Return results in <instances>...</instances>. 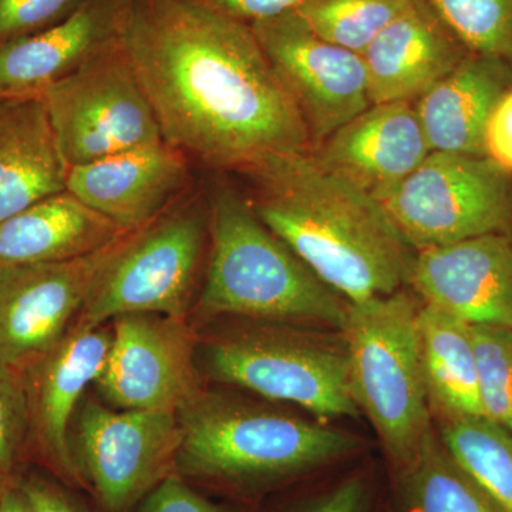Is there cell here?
Here are the masks:
<instances>
[{
	"mask_svg": "<svg viewBox=\"0 0 512 512\" xmlns=\"http://www.w3.org/2000/svg\"><path fill=\"white\" fill-rule=\"evenodd\" d=\"M126 235L67 261L0 266L2 362L30 366L66 335Z\"/></svg>",
	"mask_w": 512,
	"mask_h": 512,
	"instance_id": "4fadbf2b",
	"label": "cell"
},
{
	"mask_svg": "<svg viewBox=\"0 0 512 512\" xmlns=\"http://www.w3.org/2000/svg\"><path fill=\"white\" fill-rule=\"evenodd\" d=\"M0 512H33L25 494L20 491L18 484H16L15 478H13V483L9 485L8 490L5 491L2 500H0Z\"/></svg>",
	"mask_w": 512,
	"mask_h": 512,
	"instance_id": "d590c367",
	"label": "cell"
},
{
	"mask_svg": "<svg viewBox=\"0 0 512 512\" xmlns=\"http://www.w3.org/2000/svg\"><path fill=\"white\" fill-rule=\"evenodd\" d=\"M419 336L431 416L439 423L484 417L470 323L423 302L419 309Z\"/></svg>",
	"mask_w": 512,
	"mask_h": 512,
	"instance_id": "603a6c76",
	"label": "cell"
},
{
	"mask_svg": "<svg viewBox=\"0 0 512 512\" xmlns=\"http://www.w3.org/2000/svg\"><path fill=\"white\" fill-rule=\"evenodd\" d=\"M29 429L26 380L18 367L0 360V473L13 476Z\"/></svg>",
	"mask_w": 512,
	"mask_h": 512,
	"instance_id": "f1b7e54d",
	"label": "cell"
},
{
	"mask_svg": "<svg viewBox=\"0 0 512 512\" xmlns=\"http://www.w3.org/2000/svg\"><path fill=\"white\" fill-rule=\"evenodd\" d=\"M370 483L365 474H353L320 494L303 498L276 512H367Z\"/></svg>",
	"mask_w": 512,
	"mask_h": 512,
	"instance_id": "1f68e13d",
	"label": "cell"
},
{
	"mask_svg": "<svg viewBox=\"0 0 512 512\" xmlns=\"http://www.w3.org/2000/svg\"><path fill=\"white\" fill-rule=\"evenodd\" d=\"M394 474L406 512H500L437 433Z\"/></svg>",
	"mask_w": 512,
	"mask_h": 512,
	"instance_id": "cb8c5ba5",
	"label": "cell"
},
{
	"mask_svg": "<svg viewBox=\"0 0 512 512\" xmlns=\"http://www.w3.org/2000/svg\"><path fill=\"white\" fill-rule=\"evenodd\" d=\"M121 40L165 143L212 171L311 153L305 124L248 23L204 0H133Z\"/></svg>",
	"mask_w": 512,
	"mask_h": 512,
	"instance_id": "6da1fadb",
	"label": "cell"
},
{
	"mask_svg": "<svg viewBox=\"0 0 512 512\" xmlns=\"http://www.w3.org/2000/svg\"><path fill=\"white\" fill-rule=\"evenodd\" d=\"M111 330L72 326L49 352L29 366L30 430L52 476L74 490H86L74 456L70 423L87 387L103 372Z\"/></svg>",
	"mask_w": 512,
	"mask_h": 512,
	"instance_id": "5bb4252c",
	"label": "cell"
},
{
	"mask_svg": "<svg viewBox=\"0 0 512 512\" xmlns=\"http://www.w3.org/2000/svg\"><path fill=\"white\" fill-rule=\"evenodd\" d=\"M409 286L470 325L512 329V234L417 252Z\"/></svg>",
	"mask_w": 512,
	"mask_h": 512,
	"instance_id": "e0dca14e",
	"label": "cell"
},
{
	"mask_svg": "<svg viewBox=\"0 0 512 512\" xmlns=\"http://www.w3.org/2000/svg\"><path fill=\"white\" fill-rule=\"evenodd\" d=\"M468 55L436 10L413 0L362 55L372 103L416 101Z\"/></svg>",
	"mask_w": 512,
	"mask_h": 512,
	"instance_id": "d6986e66",
	"label": "cell"
},
{
	"mask_svg": "<svg viewBox=\"0 0 512 512\" xmlns=\"http://www.w3.org/2000/svg\"><path fill=\"white\" fill-rule=\"evenodd\" d=\"M485 157L512 174V87L501 97L488 120Z\"/></svg>",
	"mask_w": 512,
	"mask_h": 512,
	"instance_id": "836d02e7",
	"label": "cell"
},
{
	"mask_svg": "<svg viewBox=\"0 0 512 512\" xmlns=\"http://www.w3.org/2000/svg\"><path fill=\"white\" fill-rule=\"evenodd\" d=\"M419 309L404 289L349 303L342 330L353 399L379 434L394 473L436 433L421 366Z\"/></svg>",
	"mask_w": 512,
	"mask_h": 512,
	"instance_id": "5b68a950",
	"label": "cell"
},
{
	"mask_svg": "<svg viewBox=\"0 0 512 512\" xmlns=\"http://www.w3.org/2000/svg\"><path fill=\"white\" fill-rule=\"evenodd\" d=\"M308 131L312 150L372 106L363 56L330 43L295 12L251 25Z\"/></svg>",
	"mask_w": 512,
	"mask_h": 512,
	"instance_id": "8fae6325",
	"label": "cell"
},
{
	"mask_svg": "<svg viewBox=\"0 0 512 512\" xmlns=\"http://www.w3.org/2000/svg\"><path fill=\"white\" fill-rule=\"evenodd\" d=\"M42 96L67 167L164 141L121 35Z\"/></svg>",
	"mask_w": 512,
	"mask_h": 512,
	"instance_id": "ba28073f",
	"label": "cell"
},
{
	"mask_svg": "<svg viewBox=\"0 0 512 512\" xmlns=\"http://www.w3.org/2000/svg\"><path fill=\"white\" fill-rule=\"evenodd\" d=\"M177 416L183 441L175 473L238 500L274 493L363 447L348 431L238 394L204 389Z\"/></svg>",
	"mask_w": 512,
	"mask_h": 512,
	"instance_id": "3957f363",
	"label": "cell"
},
{
	"mask_svg": "<svg viewBox=\"0 0 512 512\" xmlns=\"http://www.w3.org/2000/svg\"><path fill=\"white\" fill-rule=\"evenodd\" d=\"M212 8L225 15L252 25L261 20L278 18L285 13L295 12L308 0H204Z\"/></svg>",
	"mask_w": 512,
	"mask_h": 512,
	"instance_id": "e575fe53",
	"label": "cell"
},
{
	"mask_svg": "<svg viewBox=\"0 0 512 512\" xmlns=\"http://www.w3.org/2000/svg\"><path fill=\"white\" fill-rule=\"evenodd\" d=\"M413 0H308L295 13L320 37L363 55Z\"/></svg>",
	"mask_w": 512,
	"mask_h": 512,
	"instance_id": "484cf974",
	"label": "cell"
},
{
	"mask_svg": "<svg viewBox=\"0 0 512 512\" xmlns=\"http://www.w3.org/2000/svg\"><path fill=\"white\" fill-rule=\"evenodd\" d=\"M512 87V66L470 53L414 101L431 151L485 156L488 120Z\"/></svg>",
	"mask_w": 512,
	"mask_h": 512,
	"instance_id": "44dd1931",
	"label": "cell"
},
{
	"mask_svg": "<svg viewBox=\"0 0 512 512\" xmlns=\"http://www.w3.org/2000/svg\"><path fill=\"white\" fill-rule=\"evenodd\" d=\"M133 0H83L35 35L0 45V96L42 94L123 32Z\"/></svg>",
	"mask_w": 512,
	"mask_h": 512,
	"instance_id": "ac0fdd59",
	"label": "cell"
},
{
	"mask_svg": "<svg viewBox=\"0 0 512 512\" xmlns=\"http://www.w3.org/2000/svg\"><path fill=\"white\" fill-rule=\"evenodd\" d=\"M198 342L187 319L117 316L106 365L94 384L114 409L178 413L205 389Z\"/></svg>",
	"mask_w": 512,
	"mask_h": 512,
	"instance_id": "7c38bea8",
	"label": "cell"
},
{
	"mask_svg": "<svg viewBox=\"0 0 512 512\" xmlns=\"http://www.w3.org/2000/svg\"><path fill=\"white\" fill-rule=\"evenodd\" d=\"M13 478H15V476L0 473V500H2L3 494L8 490L9 485L13 483Z\"/></svg>",
	"mask_w": 512,
	"mask_h": 512,
	"instance_id": "8d00e7d4",
	"label": "cell"
},
{
	"mask_svg": "<svg viewBox=\"0 0 512 512\" xmlns=\"http://www.w3.org/2000/svg\"><path fill=\"white\" fill-rule=\"evenodd\" d=\"M382 204L417 252L512 234V174L485 156L431 151Z\"/></svg>",
	"mask_w": 512,
	"mask_h": 512,
	"instance_id": "9c48e42d",
	"label": "cell"
},
{
	"mask_svg": "<svg viewBox=\"0 0 512 512\" xmlns=\"http://www.w3.org/2000/svg\"><path fill=\"white\" fill-rule=\"evenodd\" d=\"M15 481L33 512H93L74 493V488L56 477L30 473L25 477H15Z\"/></svg>",
	"mask_w": 512,
	"mask_h": 512,
	"instance_id": "d6a6232c",
	"label": "cell"
},
{
	"mask_svg": "<svg viewBox=\"0 0 512 512\" xmlns=\"http://www.w3.org/2000/svg\"><path fill=\"white\" fill-rule=\"evenodd\" d=\"M133 512H241L234 505L217 503L177 473L161 481Z\"/></svg>",
	"mask_w": 512,
	"mask_h": 512,
	"instance_id": "4dcf8cb0",
	"label": "cell"
},
{
	"mask_svg": "<svg viewBox=\"0 0 512 512\" xmlns=\"http://www.w3.org/2000/svg\"><path fill=\"white\" fill-rule=\"evenodd\" d=\"M183 431L177 413L83 404L72 440L74 456L103 512H133L175 473Z\"/></svg>",
	"mask_w": 512,
	"mask_h": 512,
	"instance_id": "30bf717a",
	"label": "cell"
},
{
	"mask_svg": "<svg viewBox=\"0 0 512 512\" xmlns=\"http://www.w3.org/2000/svg\"><path fill=\"white\" fill-rule=\"evenodd\" d=\"M198 366L212 382L269 402L296 404L320 419L357 417L342 333L249 320L198 342Z\"/></svg>",
	"mask_w": 512,
	"mask_h": 512,
	"instance_id": "8992f818",
	"label": "cell"
},
{
	"mask_svg": "<svg viewBox=\"0 0 512 512\" xmlns=\"http://www.w3.org/2000/svg\"><path fill=\"white\" fill-rule=\"evenodd\" d=\"M485 419L512 433V329L471 325Z\"/></svg>",
	"mask_w": 512,
	"mask_h": 512,
	"instance_id": "83f0119b",
	"label": "cell"
},
{
	"mask_svg": "<svg viewBox=\"0 0 512 512\" xmlns=\"http://www.w3.org/2000/svg\"><path fill=\"white\" fill-rule=\"evenodd\" d=\"M67 171L42 94L0 96V222L67 191Z\"/></svg>",
	"mask_w": 512,
	"mask_h": 512,
	"instance_id": "ffe728a7",
	"label": "cell"
},
{
	"mask_svg": "<svg viewBox=\"0 0 512 512\" xmlns=\"http://www.w3.org/2000/svg\"><path fill=\"white\" fill-rule=\"evenodd\" d=\"M207 195L210 252L195 312L342 333L349 302L256 217L241 190L214 184Z\"/></svg>",
	"mask_w": 512,
	"mask_h": 512,
	"instance_id": "277c9868",
	"label": "cell"
},
{
	"mask_svg": "<svg viewBox=\"0 0 512 512\" xmlns=\"http://www.w3.org/2000/svg\"><path fill=\"white\" fill-rule=\"evenodd\" d=\"M210 252L207 191L192 187L123 244L72 326L99 328L130 313L187 319L204 281Z\"/></svg>",
	"mask_w": 512,
	"mask_h": 512,
	"instance_id": "52a82bcc",
	"label": "cell"
},
{
	"mask_svg": "<svg viewBox=\"0 0 512 512\" xmlns=\"http://www.w3.org/2000/svg\"><path fill=\"white\" fill-rule=\"evenodd\" d=\"M126 232L63 191L0 222V266L79 258L107 247Z\"/></svg>",
	"mask_w": 512,
	"mask_h": 512,
	"instance_id": "7402d4cb",
	"label": "cell"
},
{
	"mask_svg": "<svg viewBox=\"0 0 512 512\" xmlns=\"http://www.w3.org/2000/svg\"><path fill=\"white\" fill-rule=\"evenodd\" d=\"M235 174L256 217L345 301L410 285L417 251L382 202L330 173L312 153L275 154Z\"/></svg>",
	"mask_w": 512,
	"mask_h": 512,
	"instance_id": "7a4b0ae2",
	"label": "cell"
},
{
	"mask_svg": "<svg viewBox=\"0 0 512 512\" xmlns=\"http://www.w3.org/2000/svg\"><path fill=\"white\" fill-rule=\"evenodd\" d=\"M190 158L161 143L69 167L66 190L123 231L146 227L192 185Z\"/></svg>",
	"mask_w": 512,
	"mask_h": 512,
	"instance_id": "2e32d148",
	"label": "cell"
},
{
	"mask_svg": "<svg viewBox=\"0 0 512 512\" xmlns=\"http://www.w3.org/2000/svg\"><path fill=\"white\" fill-rule=\"evenodd\" d=\"M83 0H0V45L42 32L79 8Z\"/></svg>",
	"mask_w": 512,
	"mask_h": 512,
	"instance_id": "f546056e",
	"label": "cell"
},
{
	"mask_svg": "<svg viewBox=\"0 0 512 512\" xmlns=\"http://www.w3.org/2000/svg\"><path fill=\"white\" fill-rule=\"evenodd\" d=\"M323 168L382 202L431 153L414 101L373 103L311 151Z\"/></svg>",
	"mask_w": 512,
	"mask_h": 512,
	"instance_id": "9a60e30c",
	"label": "cell"
},
{
	"mask_svg": "<svg viewBox=\"0 0 512 512\" xmlns=\"http://www.w3.org/2000/svg\"><path fill=\"white\" fill-rule=\"evenodd\" d=\"M474 55L512 66V0H426Z\"/></svg>",
	"mask_w": 512,
	"mask_h": 512,
	"instance_id": "4316f807",
	"label": "cell"
},
{
	"mask_svg": "<svg viewBox=\"0 0 512 512\" xmlns=\"http://www.w3.org/2000/svg\"><path fill=\"white\" fill-rule=\"evenodd\" d=\"M439 436L497 510L512 512V433L485 417H461L440 423Z\"/></svg>",
	"mask_w": 512,
	"mask_h": 512,
	"instance_id": "d4e9b609",
	"label": "cell"
}]
</instances>
